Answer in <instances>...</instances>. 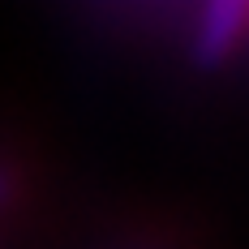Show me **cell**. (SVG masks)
<instances>
[{"label": "cell", "mask_w": 249, "mask_h": 249, "mask_svg": "<svg viewBox=\"0 0 249 249\" xmlns=\"http://www.w3.org/2000/svg\"><path fill=\"white\" fill-rule=\"evenodd\" d=\"M241 22H245V9L241 4H215L206 13V22H202V52L206 56H219L224 48H232L236 35H241Z\"/></svg>", "instance_id": "cell-1"}]
</instances>
